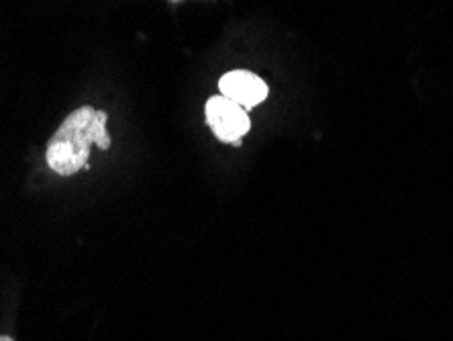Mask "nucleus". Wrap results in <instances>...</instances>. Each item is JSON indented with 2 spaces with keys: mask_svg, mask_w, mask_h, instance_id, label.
<instances>
[{
  "mask_svg": "<svg viewBox=\"0 0 453 341\" xmlns=\"http://www.w3.org/2000/svg\"><path fill=\"white\" fill-rule=\"evenodd\" d=\"M0 341H15V339L9 337V336H0Z\"/></svg>",
  "mask_w": 453,
  "mask_h": 341,
  "instance_id": "obj_4",
  "label": "nucleus"
},
{
  "mask_svg": "<svg viewBox=\"0 0 453 341\" xmlns=\"http://www.w3.org/2000/svg\"><path fill=\"white\" fill-rule=\"evenodd\" d=\"M109 115L92 106H80L70 112L53 133L51 142L45 151L50 168L59 176H72L80 170L90 168V147L96 143L101 150H109L111 136L106 131Z\"/></svg>",
  "mask_w": 453,
  "mask_h": 341,
  "instance_id": "obj_1",
  "label": "nucleus"
},
{
  "mask_svg": "<svg viewBox=\"0 0 453 341\" xmlns=\"http://www.w3.org/2000/svg\"><path fill=\"white\" fill-rule=\"evenodd\" d=\"M219 90L233 103L243 106L245 111L253 109L268 98V84L257 74L248 70H233L219 80Z\"/></svg>",
  "mask_w": 453,
  "mask_h": 341,
  "instance_id": "obj_3",
  "label": "nucleus"
},
{
  "mask_svg": "<svg viewBox=\"0 0 453 341\" xmlns=\"http://www.w3.org/2000/svg\"><path fill=\"white\" fill-rule=\"evenodd\" d=\"M206 121H209L212 133L221 142L233 145L242 143V137L251 127L248 111L223 95L209 98V103H206Z\"/></svg>",
  "mask_w": 453,
  "mask_h": 341,
  "instance_id": "obj_2",
  "label": "nucleus"
}]
</instances>
